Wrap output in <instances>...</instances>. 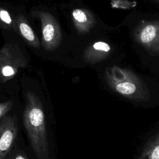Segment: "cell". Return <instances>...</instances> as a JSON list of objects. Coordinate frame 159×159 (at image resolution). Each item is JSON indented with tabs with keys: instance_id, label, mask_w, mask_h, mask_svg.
Listing matches in <instances>:
<instances>
[{
	"instance_id": "cell-2",
	"label": "cell",
	"mask_w": 159,
	"mask_h": 159,
	"mask_svg": "<svg viewBox=\"0 0 159 159\" xmlns=\"http://www.w3.org/2000/svg\"><path fill=\"white\" fill-rule=\"evenodd\" d=\"M111 86L122 96L137 101L148 99V91L140 79L132 72L115 67L109 75Z\"/></svg>"
},
{
	"instance_id": "cell-5",
	"label": "cell",
	"mask_w": 159,
	"mask_h": 159,
	"mask_svg": "<svg viewBox=\"0 0 159 159\" xmlns=\"http://www.w3.org/2000/svg\"><path fill=\"white\" fill-rule=\"evenodd\" d=\"M138 159H159V132L146 143Z\"/></svg>"
},
{
	"instance_id": "cell-6",
	"label": "cell",
	"mask_w": 159,
	"mask_h": 159,
	"mask_svg": "<svg viewBox=\"0 0 159 159\" xmlns=\"http://www.w3.org/2000/svg\"><path fill=\"white\" fill-rule=\"evenodd\" d=\"M20 30L22 35L28 40L32 41L34 40V34L31 28L25 23H21L19 25Z\"/></svg>"
},
{
	"instance_id": "cell-7",
	"label": "cell",
	"mask_w": 159,
	"mask_h": 159,
	"mask_svg": "<svg viewBox=\"0 0 159 159\" xmlns=\"http://www.w3.org/2000/svg\"><path fill=\"white\" fill-rule=\"evenodd\" d=\"M54 35L53 26L50 24H47L43 30V36L46 42H50L52 40Z\"/></svg>"
},
{
	"instance_id": "cell-12",
	"label": "cell",
	"mask_w": 159,
	"mask_h": 159,
	"mask_svg": "<svg viewBox=\"0 0 159 159\" xmlns=\"http://www.w3.org/2000/svg\"><path fill=\"white\" fill-rule=\"evenodd\" d=\"M11 159H28L25 155L22 154H17L14 155L13 157H12Z\"/></svg>"
},
{
	"instance_id": "cell-13",
	"label": "cell",
	"mask_w": 159,
	"mask_h": 159,
	"mask_svg": "<svg viewBox=\"0 0 159 159\" xmlns=\"http://www.w3.org/2000/svg\"><path fill=\"white\" fill-rule=\"evenodd\" d=\"M158 1H159V0H158Z\"/></svg>"
},
{
	"instance_id": "cell-4",
	"label": "cell",
	"mask_w": 159,
	"mask_h": 159,
	"mask_svg": "<svg viewBox=\"0 0 159 159\" xmlns=\"http://www.w3.org/2000/svg\"><path fill=\"white\" fill-rule=\"evenodd\" d=\"M135 38L145 47L159 51V22H142L135 31Z\"/></svg>"
},
{
	"instance_id": "cell-8",
	"label": "cell",
	"mask_w": 159,
	"mask_h": 159,
	"mask_svg": "<svg viewBox=\"0 0 159 159\" xmlns=\"http://www.w3.org/2000/svg\"><path fill=\"white\" fill-rule=\"evenodd\" d=\"M73 16L75 19L80 22H84L87 20V16L86 14L80 9H75L73 12Z\"/></svg>"
},
{
	"instance_id": "cell-10",
	"label": "cell",
	"mask_w": 159,
	"mask_h": 159,
	"mask_svg": "<svg viewBox=\"0 0 159 159\" xmlns=\"http://www.w3.org/2000/svg\"><path fill=\"white\" fill-rule=\"evenodd\" d=\"M11 108V104L9 103L0 104V119L4 117V116L8 112Z\"/></svg>"
},
{
	"instance_id": "cell-1",
	"label": "cell",
	"mask_w": 159,
	"mask_h": 159,
	"mask_svg": "<svg viewBox=\"0 0 159 159\" xmlns=\"http://www.w3.org/2000/svg\"><path fill=\"white\" fill-rule=\"evenodd\" d=\"M23 122L31 147L37 159H49V144L43 110L30 98L24 112Z\"/></svg>"
},
{
	"instance_id": "cell-3",
	"label": "cell",
	"mask_w": 159,
	"mask_h": 159,
	"mask_svg": "<svg viewBox=\"0 0 159 159\" xmlns=\"http://www.w3.org/2000/svg\"><path fill=\"white\" fill-rule=\"evenodd\" d=\"M18 132L14 117L9 116L0 119V159H4L11 149Z\"/></svg>"
},
{
	"instance_id": "cell-9",
	"label": "cell",
	"mask_w": 159,
	"mask_h": 159,
	"mask_svg": "<svg viewBox=\"0 0 159 159\" xmlns=\"http://www.w3.org/2000/svg\"><path fill=\"white\" fill-rule=\"evenodd\" d=\"M0 18L2 20L7 24H11L12 22L11 18L9 14V13L4 10H1L0 11Z\"/></svg>"
},
{
	"instance_id": "cell-11",
	"label": "cell",
	"mask_w": 159,
	"mask_h": 159,
	"mask_svg": "<svg viewBox=\"0 0 159 159\" xmlns=\"http://www.w3.org/2000/svg\"><path fill=\"white\" fill-rule=\"evenodd\" d=\"M14 73V70L12 67L9 66H6L2 69V74L5 76H11Z\"/></svg>"
}]
</instances>
